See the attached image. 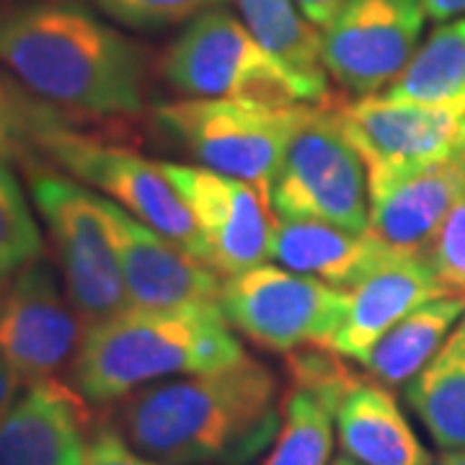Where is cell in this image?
I'll return each instance as SVG.
<instances>
[{"mask_svg": "<svg viewBox=\"0 0 465 465\" xmlns=\"http://www.w3.org/2000/svg\"><path fill=\"white\" fill-rule=\"evenodd\" d=\"M333 411L311 391L292 385L282 399V421L264 465H329Z\"/></svg>", "mask_w": 465, "mask_h": 465, "instance_id": "25", "label": "cell"}, {"mask_svg": "<svg viewBox=\"0 0 465 465\" xmlns=\"http://www.w3.org/2000/svg\"><path fill=\"white\" fill-rule=\"evenodd\" d=\"M73 130V116L39 99L26 85L0 67V161L26 171L45 163L52 137Z\"/></svg>", "mask_w": 465, "mask_h": 465, "instance_id": "23", "label": "cell"}, {"mask_svg": "<svg viewBox=\"0 0 465 465\" xmlns=\"http://www.w3.org/2000/svg\"><path fill=\"white\" fill-rule=\"evenodd\" d=\"M220 313L231 329L269 351L326 347L347 316L349 292L280 264H259L223 280Z\"/></svg>", "mask_w": 465, "mask_h": 465, "instance_id": "8", "label": "cell"}, {"mask_svg": "<svg viewBox=\"0 0 465 465\" xmlns=\"http://www.w3.org/2000/svg\"><path fill=\"white\" fill-rule=\"evenodd\" d=\"M333 419L344 455L360 465H432L391 388L370 375L354 378Z\"/></svg>", "mask_w": 465, "mask_h": 465, "instance_id": "19", "label": "cell"}, {"mask_svg": "<svg viewBox=\"0 0 465 465\" xmlns=\"http://www.w3.org/2000/svg\"><path fill=\"white\" fill-rule=\"evenodd\" d=\"M29 189L50 232L67 298L81 318L91 326L130 308L101 194L45 166L29 168Z\"/></svg>", "mask_w": 465, "mask_h": 465, "instance_id": "6", "label": "cell"}, {"mask_svg": "<svg viewBox=\"0 0 465 465\" xmlns=\"http://www.w3.org/2000/svg\"><path fill=\"white\" fill-rule=\"evenodd\" d=\"M243 357L220 305H130L85 329L70 362V388L85 403L104 406L150 382L215 372Z\"/></svg>", "mask_w": 465, "mask_h": 465, "instance_id": "3", "label": "cell"}, {"mask_svg": "<svg viewBox=\"0 0 465 465\" xmlns=\"http://www.w3.org/2000/svg\"><path fill=\"white\" fill-rule=\"evenodd\" d=\"M85 401L57 381L26 385L0 419V465H81Z\"/></svg>", "mask_w": 465, "mask_h": 465, "instance_id": "16", "label": "cell"}, {"mask_svg": "<svg viewBox=\"0 0 465 465\" xmlns=\"http://www.w3.org/2000/svg\"><path fill=\"white\" fill-rule=\"evenodd\" d=\"M382 96L427 106H465V16L442 21Z\"/></svg>", "mask_w": 465, "mask_h": 465, "instance_id": "22", "label": "cell"}, {"mask_svg": "<svg viewBox=\"0 0 465 465\" xmlns=\"http://www.w3.org/2000/svg\"><path fill=\"white\" fill-rule=\"evenodd\" d=\"M406 251L388 246L372 231H344L318 220L274 217L272 259L290 272L313 277L336 290H354Z\"/></svg>", "mask_w": 465, "mask_h": 465, "instance_id": "18", "label": "cell"}, {"mask_svg": "<svg viewBox=\"0 0 465 465\" xmlns=\"http://www.w3.org/2000/svg\"><path fill=\"white\" fill-rule=\"evenodd\" d=\"M277 217L318 220L344 231H367L370 197L360 153L341 133L333 106L305 109L269 189Z\"/></svg>", "mask_w": 465, "mask_h": 465, "instance_id": "7", "label": "cell"}, {"mask_svg": "<svg viewBox=\"0 0 465 465\" xmlns=\"http://www.w3.org/2000/svg\"><path fill=\"white\" fill-rule=\"evenodd\" d=\"M24 388H26V385H24V381L16 375V370L0 357V419L11 411V406L16 403Z\"/></svg>", "mask_w": 465, "mask_h": 465, "instance_id": "31", "label": "cell"}, {"mask_svg": "<svg viewBox=\"0 0 465 465\" xmlns=\"http://www.w3.org/2000/svg\"><path fill=\"white\" fill-rule=\"evenodd\" d=\"M300 8V14L305 16L308 24H313L318 32H323L331 18L336 16V11L341 8L344 0H295Z\"/></svg>", "mask_w": 465, "mask_h": 465, "instance_id": "30", "label": "cell"}, {"mask_svg": "<svg viewBox=\"0 0 465 465\" xmlns=\"http://www.w3.org/2000/svg\"><path fill=\"white\" fill-rule=\"evenodd\" d=\"M329 465H360V463H357V460H351V458H347V455H341V458H336V460Z\"/></svg>", "mask_w": 465, "mask_h": 465, "instance_id": "34", "label": "cell"}, {"mask_svg": "<svg viewBox=\"0 0 465 465\" xmlns=\"http://www.w3.org/2000/svg\"><path fill=\"white\" fill-rule=\"evenodd\" d=\"M465 194V153L367 179L370 225L388 246L424 253L452 204Z\"/></svg>", "mask_w": 465, "mask_h": 465, "instance_id": "15", "label": "cell"}, {"mask_svg": "<svg viewBox=\"0 0 465 465\" xmlns=\"http://www.w3.org/2000/svg\"><path fill=\"white\" fill-rule=\"evenodd\" d=\"M280 382L243 357L215 372L150 382L114 403L127 442L163 465H246L280 432Z\"/></svg>", "mask_w": 465, "mask_h": 465, "instance_id": "1", "label": "cell"}, {"mask_svg": "<svg viewBox=\"0 0 465 465\" xmlns=\"http://www.w3.org/2000/svg\"><path fill=\"white\" fill-rule=\"evenodd\" d=\"M424 8L427 18H432L434 24L465 16V0H424Z\"/></svg>", "mask_w": 465, "mask_h": 465, "instance_id": "32", "label": "cell"}, {"mask_svg": "<svg viewBox=\"0 0 465 465\" xmlns=\"http://www.w3.org/2000/svg\"><path fill=\"white\" fill-rule=\"evenodd\" d=\"M161 75L200 99L256 101L266 106L326 104V81L311 78L266 47L246 21L225 8L186 24L166 54Z\"/></svg>", "mask_w": 465, "mask_h": 465, "instance_id": "4", "label": "cell"}, {"mask_svg": "<svg viewBox=\"0 0 465 465\" xmlns=\"http://www.w3.org/2000/svg\"><path fill=\"white\" fill-rule=\"evenodd\" d=\"M81 313L39 256L0 290V357L24 385L54 381L84 341Z\"/></svg>", "mask_w": 465, "mask_h": 465, "instance_id": "13", "label": "cell"}, {"mask_svg": "<svg viewBox=\"0 0 465 465\" xmlns=\"http://www.w3.org/2000/svg\"><path fill=\"white\" fill-rule=\"evenodd\" d=\"M424 21V0H344L321 32L326 75L360 99L382 94L419 50Z\"/></svg>", "mask_w": 465, "mask_h": 465, "instance_id": "10", "label": "cell"}, {"mask_svg": "<svg viewBox=\"0 0 465 465\" xmlns=\"http://www.w3.org/2000/svg\"><path fill=\"white\" fill-rule=\"evenodd\" d=\"M465 316V300L455 295L419 305L370 349L360 367L385 388H399L414 378L445 344L455 323Z\"/></svg>", "mask_w": 465, "mask_h": 465, "instance_id": "21", "label": "cell"}, {"mask_svg": "<svg viewBox=\"0 0 465 465\" xmlns=\"http://www.w3.org/2000/svg\"><path fill=\"white\" fill-rule=\"evenodd\" d=\"M101 207L112 231L130 305L137 308L217 305L225 277H220L213 266L194 259L161 232L127 215L104 194H101Z\"/></svg>", "mask_w": 465, "mask_h": 465, "instance_id": "14", "label": "cell"}, {"mask_svg": "<svg viewBox=\"0 0 465 465\" xmlns=\"http://www.w3.org/2000/svg\"><path fill=\"white\" fill-rule=\"evenodd\" d=\"M39 256H45V241L29 197L11 163L0 161V290Z\"/></svg>", "mask_w": 465, "mask_h": 465, "instance_id": "26", "label": "cell"}, {"mask_svg": "<svg viewBox=\"0 0 465 465\" xmlns=\"http://www.w3.org/2000/svg\"><path fill=\"white\" fill-rule=\"evenodd\" d=\"M158 163L192 215L204 264L232 277L272 259L274 217L259 186L197 163Z\"/></svg>", "mask_w": 465, "mask_h": 465, "instance_id": "11", "label": "cell"}, {"mask_svg": "<svg viewBox=\"0 0 465 465\" xmlns=\"http://www.w3.org/2000/svg\"><path fill=\"white\" fill-rule=\"evenodd\" d=\"M0 67L70 116L143 109V47L84 0L0 3Z\"/></svg>", "mask_w": 465, "mask_h": 465, "instance_id": "2", "label": "cell"}, {"mask_svg": "<svg viewBox=\"0 0 465 465\" xmlns=\"http://www.w3.org/2000/svg\"><path fill=\"white\" fill-rule=\"evenodd\" d=\"M241 18L274 54L300 73L326 81L321 63V32L300 14L295 0H235Z\"/></svg>", "mask_w": 465, "mask_h": 465, "instance_id": "24", "label": "cell"}, {"mask_svg": "<svg viewBox=\"0 0 465 465\" xmlns=\"http://www.w3.org/2000/svg\"><path fill=\"white\" fill-rule=\"evenodd\" d=\"M333 114L360 153L367 179L465 153V106L406 104L375 94L333 106Z\"/></svg>", "mask_w": 465, "mask_h": 465, "instance_id": "12", "label": "cell"}, {"mask_svg": "<svg viewBox=\"0 0 465 465\" xmlns=\"http://www.w3.org/2000/svg\"><path fill=\"white\" fill-rule=\"evenodd\" d=\"M403 396L437 448H465V316L432 360L403 385Z\"/></svg>", "mask_w": 465, "mask_h": 465, "instance_id": "20", "label": "cell"}, {"mask_svg": "<svg viewBox=\"0 0 465 465\" xmlns=\"http://www.w3.org/2000/svg\"><path fill=\"white\" fill-rule=\"evenodd\" d=\"M96 11L112 24L137 29V32H158L179 24H192L207 11L223 8L228 0H94Z\"/></svg>", "mask_w": 465, "mask_h": 465, "instance_id": "27", "label": "cell"}, {"mask_svg": "<svg viewBox=\"0 0 465 465\" xmlns=\"http://www.w3.org/2000/svg\"><path fill=\"white\" fill-rule=\"evenodd\" d=\"M445 295V287L437 282L424 256L403 253L349 290L347 316L333 333L329 349L360 365L401 318Z\"/></svg>", "mask_w": 465, "mask_h": 465, "instance_id": "17", "label": "cell"}, {"mask_svg": "<svg viewBox=\"0 0 465 465\" xmlns=\"http://www.w3.org/2000/svg\"><path fill=\"white\" fill-rule=\"evenodd\" d=\"M421 256L445 292L465 300V194L452 204Z\"/></svg>", "mask_w": 465, "mask_h": 465, "instance_id": "28", "label": "cell"}, {"mask_svg": "<svg viewBox=\"0 0 465 465\" xmlns=\"http://www.w3.org/2000/svg\"><path fill=\"white\" fill-rule=\"evenodd\" d=\"M81 465H163L143 455L127 442V437L114 424H101L91 434H85Z\"/></svg>", "mask_w": 465, "mask_h": 465, "instance_id": "29", "label": "cell"}, {"mask_svg": "<svg viewBox=\"0 0 465 465\" xmlns=\"http://www.w3.org/2000/svg\"><path fill=\"white\" fill-rule=\"evenodd\" d=\"M308 106L313 104L266 106L186 96L155 106L153 114L173 143L194 155L197 166L253 183L269 197L290 137Z\"/></svg>", "mask_w": 465, "mask_h": 465, "instance_id": "5", "label": "cell"}, {"mask_svg": "<svg viewBox=\"0 0 465 465\" xmlns=\"http://www.w3.org/2000/svg\"><path fill=\"white\" fill-rule=\"evenodd\" d=\"M45 161L204 262L192 215L158 161H148L122 145L94 140L75 127L52 137Z\"/></svg>", "mask_w": 465, "mask_h": 465, "instance_id": "9", "label": "cell"}, {"mask_svg": "<svg viewBox=\"0 0 465 465\" xmlns=\"http://www.w3.org/2000/svg\"><path fill=\"white\" fill-rule=\"evenodd\" d=\"M437 465H465V448L445 450V455L440 458V463Z\"/></svg>", "mask_w": 465, "mask_h": 465, "instance_id": "33", "label": "cell"}]
</instances>
